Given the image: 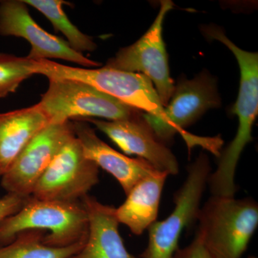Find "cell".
Segmentation results:
<instances>
[{
	"label": "cell",
	"instance_id": "cell-1",
	"mask_svg": "<svg viewBox=\"0 0 258 258\" xmlns=\"http://www.w3.org/2000/svg\"><path fill=\"white\" fill-rule=\"evenodd\" d=\"M210 39L218 40L235 56L240 70V83L237 101L232 109L238 118V128L232 142L220 156L216 170L209 176L208 185L213 196L234 198L237 191L235 171L244 148L252 142V126L258 111V55L237 47L215 26L204 28Z\"/></svg>",
	"mask_w": 258,
	"mask_h": 258
},
{
	"label": "cell",
	"instance_id": "cell-2",
	"mask_svg": "<svg viewBox=\"0 0 258 258\" xmlns=\"http://www.w3.org/2000/svg\"><path fill=\"white\" fill-rule=\"evenodd\" d=\"M35 74L48 79L83 81L132 108L145 111L144 119L161 140L167 125L164 107L152 81L144 75L107 66L93 69L72 67L49 60L37 61Z\"/></svg>",
	"mask_w": 258,
	"mask_h": 258
},
{
	"label": "cell",
	"instance_id": "cell-3",
	"mask_svg": "<svg viewBox=\"0 0 258 258\" xmlns=\"http://www.w3.org/2000/svg\"><path fill=\"white\" fill-rule=\"evenodd\" d=\"M196 235L213 258H241L258 226L252 198L213 196L199 210Z\"/></svg>",
	"mask_w": 258,
	"mask_h": 258
},
{
	"label": "cell",
	"instance_id": "cell-4",
	"mask_svg": "<svg viewBox=\"0 0 258 258\" xmlns=\"http://www.w3.org/2000/svg\"><path fill=\"white\" fill-rule=\"evenodd\" d=\"M27 230L48 231L43 243L49 247H69L87 240V213L81 201H50L30 196L18 213L0 224V247Z\"/></svg>",
	"mask_w": 258,
	"mask_h": 258
},
{
	"label": "cell",
	"instance_id": "cell-5",
	"mask_svg": "<svg viewBox=\"0 0 258 258\" xmlns=\"http://www.w3.org/2000/svg\"><path fill=\"white\" fill-rule=\"evenodd\" d=\"M49 86L38 104L51 123L86 118L129 119L142 115L139 110L83 81L48 79Z\"/></svg>",
	"mask_w": 258,
	"mask_h": 258
},
{
	"label": "cell",
	"instance_id": "cell-6",
	"mask_svg": "<svg viewBox=\"0 0 258 258\" xmlns=\"http://www.w3.org/2000/svg\"><path fill=\"white\" fill-rule=\"evenodd\" d=\"M210 159L201 153L187 168L184 184L174 196V210L165 220L156 221L149 227V242L140 258H173L179 247L183 231L194 222L200 208L209 176Z\"/></svg>",
	"mask_w": 258,
	"mask_h": 258
},
{
	"label": "cell",
	"instance_id": "cell-7",
	"mask_svg": "<svg viewBox=\"0 0 258 258\" xmlns=\"http://www.w3.org/2000/svg\"><path fill=\"white\" fill-rule=\"evenodd\" d=\"M173 6L171 1H161L157 18L147 32L135 43L120 49L106 64L107 67L118 71L147 76L154 85L164 108L170 101L175 88L169 73L162 35L164 19Z\"/></svg>",
	"mask_w": 258,
	"mask_h": 258
},
{
	"label": "cell",
	"instance_id": "cell-8",
	"mask_svg": "<svg viewBox=\"0 0 258 258\" xmlns=\"http://www.w3.org/2000/svg\"><path fill=\"white\" fill-rule=\"evenodd\" d=\"M99 169L85 157L81 144L75 136L38 180L32 196L50 201H81L99 183Z\"/></svg>",
	"mask_w": 258,
	"mask_h": 258
},
{
	"label": "cell",
	"instance_id": "cell-9",
	"mask_svg": "<svg viewBox=\"0 0 258 258\" xmlns=\"http://www.w3.org/2000/svg\"><path fill=\"white\" fill-rule=\"evenodd\" d=\"M72 121L50 123L24 149L2 176L7 193L32 196L38 180L66 144L75 137Z\"/></svg>",
	"mask_w": 258,
	"mask_h": 258
},
{
	"label": "cell",
	"instance_id": "cell-10",
	"mask_svg": "<svg viewBox=\"0 0 258 258\" xmlns=\"http://www.w3.org/2000/svg\"><path fill=\"white\" fill-rule=\"evenodd\" d=\"M28 6L23 0L0 1V35L26 40L31 45L28 58L35 61L61 59L85 69L101 66V62L74 50L66 40L45 31L32 18Z\"/></svg>",
	"mask_w": 258,
	"mask_h": 258
},
{
	"label": "cell",
	"instance_id": "cell-11",
	"mask_svg": "<svg viewBox=\"0 0 258 258\" xmlns=\"http://www.w3.org/2000/svg\"><path fill=\"white\" fill-rule=\"evenodd\" d=\"M81 120L93 123L125 154L144 159L157 171L169 176L179 173V163L175 156L158 138L144 119L143 115L125 120L86 118Z\"/></svg>",
	"mask_w": 258,
	"mask_h": 258
},
{
	"label": "cell",
	"instance_id": "cell-12",
	"mask_svg": "<svg viewBox=\"0 0 258 258\" xmlns=\"http://www.w3.org/2000/svg\"><path fill=\"white\" fill-rule=\"evenodd\" d=\"M220 105L216 81L208 73H201L191 80H181L164 108L167 125L161 141L165 144L170 142L176 133L189 141L198 138L185 132V127L192 124L208 110Z\"/></svg>",
	"mask_w": 258,
	"mask_h": 258
},
{
	"label": "cell",
	"instance_id": "cell-13",
	"mask_svg": "<svg viewBox=\"0 0 258 258\" xmlns=\"http://www.w3.org/2000/svg\"><path fill=\"white\" fill-rule=\"evenodd\" d=\"M74 133L85 157L117 180L125 195L141 180L157 171L141 158H130L117 152L97 136L96 131L83 120H73Z\"/></svg>",
	"mask_w": 258,
	"mask_h": 258
},
{
	"label": "cell",
	"instance_id": "cell-14",
	"mask_svg": "<svg viewBox=\"0 0 258 258\" xmlns=\"http://www.w3.org/2000/svg\"><path fill=\"white\" fill-rule=\"evenodd\" d=\"M81 202L88 215V238L83 248L69 258H136L120 235L115 208L88 195Z\"/></svg>",
	"mask_w": 258,
	"mask_h": 258
},
{
	"label": "cell",
	"instance_id": "cell-15",
	"mask_svg": "<svg viewBox=\"0 0 258 258\" xmlns=\"http://www.w3.org/2000/svg\"><path fill=\"white\" fill-rule=\"evenodd\" d=\"M50 123L38 103L0 113V176L8 171L32 139Z\"/></svg>",
	"mask_w": 258,
	"mask_h": 258
},
{
	"label": "cell",
	"instance_id": "cell-16",
	"mask_svg": "<svg viewBox=\"0 0 258 258\" xmlns=\"http://www.w3.org/2000/svg\"><path fill=\"white\" fill-rule=\"evenodd\" d=\"M168 175L156 171L139 181L115 208V217L135 235H141L157 221L161 194Z\"/></svg>",
	"mask_w": 258,
	"mask_h": 258
},
{
	"label": "cell",
	"instance_id": "cell-17",
	"mask_svg": "<svg viewBox=\"0 0 258 258\" xmlns=\"http://www.w3.org/2000/svg\"><path fill=\"white\" fill-rule=\"evenodd\" d=\"M45 231L27 230L13 242L0 247V258H69L83 248L86 240L66 247H52L43 243Z\"/></svg>",
	"mask_w": 258,
	"mask_h": 258
},
{
	"label": "cell",
	"instance_id": "cell-18",
	"mask_svg": "<svg viewBox=\"0 0 258 258\" xmlns=\"http://www.w3.org/2000/svg\"><path fill=\"white\" fill-rule=\"evenodd\" d=\"M25 4L38 10L52 23L55 31L60 32L67 39L70 46L74 50L93 52L97 48L92 37L79 30L68 18L62 6L71 3L62 0H23Z\"/></svg>",
	"mask_w": 258,
	"mask_h": 258
},
{
	"label": "cell",
	"instance_id": "cell-19",
	"mask_svg": "<svg viewBox=\"0 0 258 258\" xmlns=\"http://www.w3.org/2000/svg\"><path fill=\"white\" fill-rule=\"evenodd\" d=\"M37 61L0 53V98L15 93L24 81L35 74Z\"/></svg>",
	"mask_w": 258,
	"mask_h": 258
},
{
	"label": "cell",
	"instance_id": "cell-20",
	"mask_svg": "<svg viewBox=\"0 0 258 258\" xmlns=\"http://www.w3.org/2000/svg\"><path fill=\"white\" fill-rule=\"evenodd\" d=\"M30 197H24L16 194L7 193L0 198V224L5 219L18 213Z\"/></svg>",
	"mask_w": 258,
	"mask_h": 258
},
{
	"label": "cell",
	"instance_id": "cell-21",
	"mask_svg": "<svg viewBox=\"0 0 258 258\" xmlns=\"http://www.w3.org/2000/svg\"><path fill=\"white\" fill-rule=\"evenodd\" d=\"M173 258H213L205 247L198 236L195 235L192 242L183 248L176 251Z\"/></svg>",
	"mask_w": 258,
	"mask_h": 258
},
{
	"label": "cell",
	"instance_id": "cell-22",
	"mask_svg": "<svg viewBox=\"0 0 258 258\" xmlns=\"http://www.w3.org/2000/svg\"><path fill=\"white\" fill-rule=\"evenodd\" d=\"M248 258H257V257H254V256H249Z\"/></svg>",
	"mask_w": 258,
	"mask_h": 258
}]
</instances>
